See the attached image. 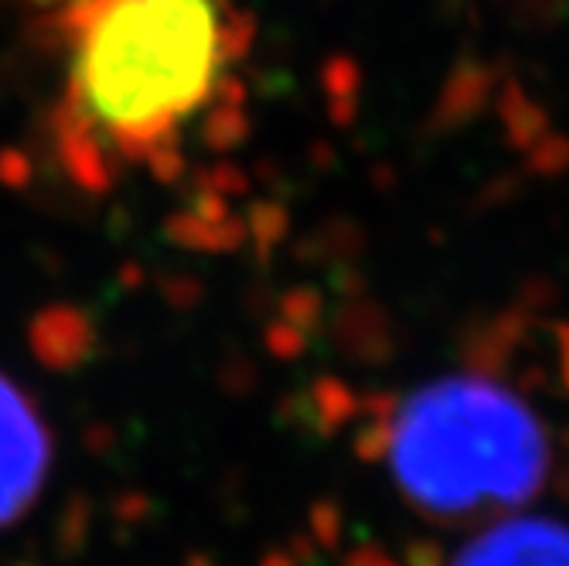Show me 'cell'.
Wrapping results in <instances>:
<instances>
[{"label": "cell", "mask_w": 569, "mask_h": 566, "mask_svg": "<svg viewBox=\"0 0 569 566\" xmlns=\"http://www.w3.org/2000/svg\"><path fill=\"white\" fill-rule=\"evenodd\" d=\"M382 457L409 505L433 519H475L546 488L552 434L526 393L495 373L463 369L396 403Z\"/></svg>", "instance_id": "obj_2"}, {"label": "cell", "mask_w": 569, "mask_h": 566, "mask_svg": "<svg viewBox=\"0 0 569 566\" xmlns=\"http://www.w3.org/2000/svg\"><path fill=\"white\" fill-rule=\"evenodd\" d=\"M450 566H569V523L549 516L508 519L478 533Z\"/></svg>", "instance_id": "obj_4"}, {"label": "cell", "mask_w": 569, "mask_h": 566, "mask_svg": "<svg viewBox=\"0 0 569 566\" xmlns=\"http://www.w3.org/2000/svg\"><path fill=\"white\" fill-rule=\"evenodd\" d=\"M51 471V430L34 399L0 376V529L18 523Z\"/></svg>", "instance_id": "obj_3"}, {"label": "cell", "mask_w": 569, "mask_h": 566, "mask_svg": "<svg viewBox=\"0 0 569 566\" xmlns=\"http://www.w3.org/2000/svg\"><path fill=\"white\" fill-rule=\"evenodd\" d=\"M62 137L79 175L161 165L239 62L226 0H66Z\"/></svg>", "instance_id": "obj_1"}]
</instances>
